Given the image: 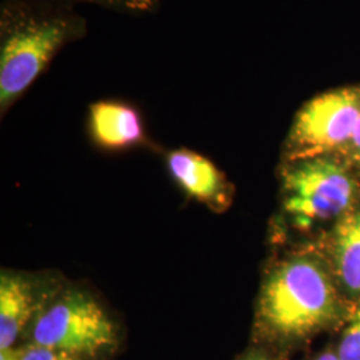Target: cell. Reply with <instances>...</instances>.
Returning <instances> with one entry per match:
<instances>
[{
	"label": "cell",
	"instance_id": "9a60e30c",
	"mask_svg": "<svg viewBox=\"0 0 360 360\" xmlns=\"http://www.w3.org/2000/svg\"><path fill=\"white\" fill-rule=\"evenodd\" d=\"M0 360H22V347L0 349Z\"/></svg>",
	"mask_w": 360,
	"mask_h": 360
},
{
	"label": "cell",
	"instance_id": "52a82bcc",
	"mask_svg": "<svg viewBox=\"0 0 360 360\" xmlns=\"http://www.w3.org/2000/svg\"><path fill=\"white\" fill-rule=\"evenodd\" d=\"M165 163L174 181L195 200L215 211L229 206V181L210 158L190 148H174L165 154Z\"/></svg>",
	"mask_w": 360,
	"mask_h": 360
},
{
	"label": "cell",
	"instance_id": "5bb4252c",
	"mask_svg": "<svg viewBox=\"0 0 360 360\" xmlns=\"http://www.w3.org/2000/svg\"><path fill=\"white\" fill-rule=\"evenodd\" d=\"M346 150L352 151V154H354V156H355L356 159L360 158V117L359 120H358L355 132H354V136H352V139H351V142L348 144V147Z\"/></svg>",
	"mask_w": 360,
	"mask_h": 360
},
{
	"label": "cell",
	"instance_id": "277c9868",
	"mask_svg": "<svg viewBox=\"0 0 360 360\" xmlns=\"http://www.w3.org/2000/svg\"><path fill=\"white\" fill-rule=\"evenodd\" d=\"M360 117V89L321 94L296 112L285 142L288 162H297L347 148Z\"/></svg>",
	"mask_w": 360,
	"mask_h": 360
},
{
	"label": "cell",
	"instance_id": "5b68a950",
	"mask_svg": "<svg viewBox=\"0 0 360 360\" xmlns=\"http://www.w3.org/2000/svg\"><path fill=\"white\" fill-rule=\"evenodd\" d=\"M283 178L285 211L302 227L340 217L355 196L347 169L328 156L290 162Z\"/></svg>",
	"mask_w": 360,
	"mask_h": 360
},
{
	"label": "cell",
	"instance_id": "4fadbf2b",
	"mask_svg": "<svg viewBox=\"0 0 360 360\" xmlns=\"http://www.w3.org/2000/svg\"><path fill=\"white\" fill-rule=\"evenodd\" d=\"M236 360H283L282 355L264 346H255L247 349Z\"/></svg>",
	"mask_w": 360,
	"mask_h": 360
},
{
	"label": "cell",
	"instance_id": "8992f818",
	"mask_svg": "<svg viewBox=\"0 0 360 360\" xmlns=\"http://www.w3.org/2000/svg\"><path fill=\"white\" fill-rule=\"evenodd\" d=\"M86 129L92 146L103 153H124L150 143L142 111L126 99L92 102Z\"/></svg>",
	"mask_w": 360,
	"mask_h": 360
},
{
	"label": "cell",
	"instance_id": "e0dca14e",
	"mask_svg": "<svg viewBox=\"0 0 360 360\" xmlns=\"http://www.w3.org/2000/svg\"><path fill=\"white\" fill-rule=\"evenodd\" d=\"M358 162H360V158H358Z\"/></svg>",
	"mask_w": 360,
	"mask_h": 360
},
{
	"label": "cell",
	"instance_id": "7a4b0ae2",
	"mask_svg": "<svg viewBox=\"0 0 360 360\" xmlns=\"http://www.w3.org/2000/svg\"><path fill=\"white\" fill-rule=\"evenodd\" d=\"M342 319L334 283L315 259L294 257L267 276L257 302L259 346L282 355L331 330Z\"/></svg>",
	"mask_w": 360,
	"mask_h": 360
},
{
	"label": "cell",
	"instance_id": "6da1fadb",
	"mask_svg": "<svg viewBox=\"0 0 360 360\" xmlns=\"http://www.w3.org/2000/svg\"><path fill=\"white\" fill-rule=\"evenodd\" d=\"M89 34L77 7L47 0H1L0 114L6 115L68 44Z\"/></svg>",
	"mask_w": 360,
	"mask_h": 360
},
{
	"label": "cell",
	"instance_id": "ba28073f",
	"mask_svg": "<svg viewBox=\"0 0 360 360\" xmlns=\"http://www.w3.org/2000/svg\"><path fill=\"white\" fill-rule=\"evenodd\" d=\"M34 311L30 282L20 275L3 272L0 276V349L15 347L27 324L32 322Z\"/></svg>",
	"mask_w": 360,
	"mask_h": 360
},
{
	"label": "cell",
	"instance_id": "7c38bea8",
	"mask_svg": "<svg viewBox=\"0 0 360 360\" xmlns=\"http://www.w3.org/2000/svg\"><path fill=\"white\" fill-rule=\"evenodd\" d=\"M22 360H94L77 356L70 352L28 343L22 347Z\"/></svg>",
	"mask_w": 360,
	"mask_h": 360
},
{
	"label": "cell",
	"instance_id": "9c48e42d",
	"mask_svg": "<svg viewBox=\"0 0 360 360\" xmlns=\"http://www.w3.org/2000/svg\"><path fill=\"white\" fill-rule=\"evenodd\" d=\"M336 272L345 288L360 295V208L346 214L335 230Z\"/></svg>",
	"mask_w": 360,
	"mask_h": 360
},
{
	"label": "cell",
	"instance_id": "2e32d148",
	"mask_svg": "<svg viewBox=\"0 0 360 360\" xmlns=\"http://www.w3.org/2000/svg\"><path fill=\"white\" fill-rule=\"evenodd\" d=\"M309 360H339L336 346H330V347L324 348L323 351H321L319 354H316L312 359Z\"/></svg>",
	"mask_w": 360,
	"mask_h": 360
},
{
	"label": "cell",
	"instance_id": "3957f363",
	"mask_svg": "<svg viewBox=\"0 0 360 360\" xmlns=\"http://www.w3.org/2000/svg\"><path fill=\"white\" fill-rule=\"evenodd\" d=\"M30 343L99 359L119 343L115 323L91 296L71 291L32 319Z\"/></svg>",
	"mask_w": 360,
	"mask_h": 360
},
{
	"label": "cell",
	"instance_id": "30bf717a",
	"mask_svg": "<svg viewBox=\"0 0 360 360\" xmlns=\"http://www.w3.org/2000/svg\"><path fill=\"white\" fill-rule=\"evenodd\" d=\"M58 4L77 7V4H94L110 11L129 16L154 15L160 10L162 0H47Z\"/></svg>",
	"mask_w": 360,
	"mask_h": 360
},
{
	"label": "cell",
	"instance_id": "8fae6325",
	"mask_svg": "<svg viewBox=\"0 0 360 360\" xmlns=\"http://www.w3.org/2000/svg\"><path fill=\"white\" fill-rule=\"evenodd\" d=\"M336 351L339 360H360V306L348 316Z\"/></svg>",
	"mask_w": 360,
	"mask_h": 360
}]
</instances>
